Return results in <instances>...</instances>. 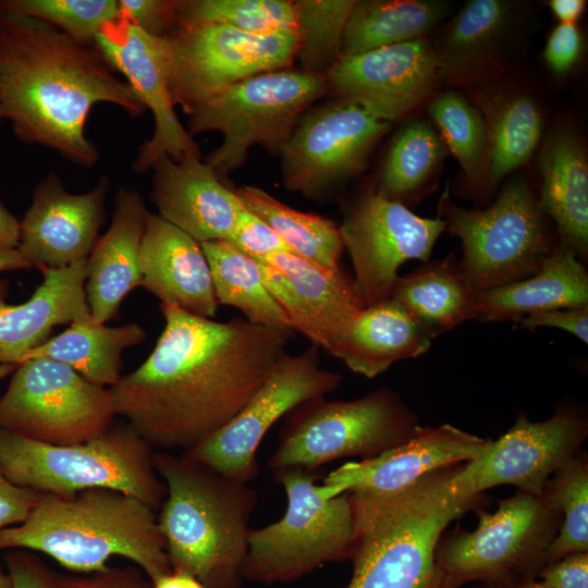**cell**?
<instances>
[{
	"instance_id": "1",
	"label": "cell",
	"mask_w": 588,
	"mask_h": 588,
	"mask_svg": "<svg viewBox=\"0 0 588 588\" xmlns=\"http://www.w3.org/2000/svg\"><path fill=\"white\" fill-rule=\"evenodd\" d=\"M164 328L111 388L117 416L155 451L188 452L232 420L286 354L293 331L219 322L160 304Z\"/></svg>"
},
{
	"instance_id": "2",
	"label": "cell",
	"mask_w": 588,
	"mask_h": 588,
	"mask_svg": "<svg viewBox=\"0 0 588 588\" xmlns=\"http://www.w3.org/2000/svg\"><path fill=\"white\" fill-rule=\"evenodd\" d=\"M98 102L133 117L145 111L94 44L41 21L0 13V119L10 121L21 140L90 168L99 152L85 123Z\"/></svg>"
},
{
	"instance_id": "3",
	"label": "cell",
	"mask_w": 588,
	"mask_h": 588,
	"mask_svg": "<svg viewBox=\"0 0 588 588\" xmlns=\"http://www.w3.org/2000/svg\"><path fill=\"white\" fill-rule=\"evenodd\" d=\"M463 463L438 468L399 491L347 492L354 528L345 588H448L436 548L451 522L483 507L486 494L460 489Z\"/></svg>"
},
{
	"instance_id": "4",
	"label": "cell",
	"mask_w": 588,
	"mask_h": 588,
	"mask_svg": "<svg viewBox=\"0 0 588 588\" xmlns=\"http://www.w3.org/2000/svg\"><path fill=\"white\" fill-rule=\"evenodd\" d=\"M155 466L167 489L157 522L172 571L205 588H240L256 491L183 453L156 451Z\"/></svg>"
},
{
	"instance_id": "5",
	"label": "cell",
	"mask_w": 588,
	"mask_h": 588,
	"mask_svg": "<svg viewBox=\"0 0 588 588\" xmlns=\"http://www.w3.org/2000/svg\"><path fill=\"white\" fill-rule=\"evenodd\" d=\"M13 549L44 553L75 573L102 571L114 556L130 560L151 583L172 572L157 512L113 489L41 494L24 523L0 531V552Z\"/></svg>"
},
{
	"instance_id": "6",
	"label": "cell",
	"mask_w": 588,
	"mask_h": 588,
	"mask_svg": "<svg viewBox=\"0 0 588 588\" xmlns=\"http://www.w3.org/2000/svg\"><path fill=\"white\" fill-rule=\"evenodd\" d=\"M155 452L125 421L73 445H52L0 429V466L14 485L63 498L113 489L158 512L167 489Z\"/></svg>"
},
{
	"instance_id": "7",
	"label": "cell",
	"mask_w": 588,
	"mask_h": 588,
	"mask_svg": "<svg viewBox=\"0 0 588 588\" xmlns=\"http://www.w3.org/2000/svg\"><path fill=\"white\" fill-rule=\"evenodd\" d=\"M285 416L279 444L268 461L272 471H313L342 457L371 458L406 442L421 427L400 395L387 388L352 401L318 396Z\"/></svg>"
},
{
	"instance_id": "8",
	"label": "cell",
	"mask_w": 588,
	"mask_h": 588,
	"mask_svg": "<svg viewBox=\"0 0 588 588\" xmlns=\"http://www.w3.org/2000/svg\"><path fill=\"white\" fill-rule=\"evenodd\" d=\"M475 513L476 529L442 535L436 548V564L446 587L480 581L509 588L536 579L547 564L561 514L522 491L500 500L492 513L483 507Z\"/></svg>"
},
{
	"instance_id": "9",
	"label": "cell",
	"mask_w": 588,
	"mask_h": 588,
	"mask_svg": "<svg viewBox=\"0 0 588 588\" xmlns=\"http://www.w3.org/2000/svg\"><path fill=\"white\" fill-rule=\"evenodd\" d=\"M324 75L283 69L249 77L196 105L188 133L217 131L220 146L207 158L218 176L240 168L255 145L280 155L298 118L327 91Z\"/></svg>"
},
{
	"instance_id": "10",
	"label": "cell",
	"mask_w": 588,
	"mask_h": 588,
	"mask_svg": "<svg viewBox=\"0 0 588 588\" xmlns=\"http://www.w3.org/2000/svg\"><path fill=\"white\" fill-rule=\"evenodd\" d=\"M286 492L287 507L275 523L250 529L244 579L290 583L317 567L350 560L354 516L348 493L323 500L311 471H273Z\"/></svg>"
},
{
	"instance_id": "11",
	"label": "cell",
	"mask_w": 588,
	"mask_h": 588,
	"mask_svg": "<svg viewBox=\"0 0 588 588\" xmlns=\"http://www.w3.org/2000/svg\"><path fill=\"white\" fill-rule=\"evenodd\" d=\"M438 212L445 231L462 242L458 265L477 293L532 275L553 249L544 213L523 176L480 210L457 206L445 191Z\"/></svg>"
},
{
	"instance_id": "12",
	"label": "cell",
	"mask_w": 588,
	"mask_h": 588,
	"mask_svg": "<svg viewBox=\"0 0 588 588\" xmlns=\"http://www.w3.org/2000/svg\"><path fill=\"white\" fill-rule=\"evenodd\" d=\"M115 417L111 388L91 383L48 358L19 364L0 396V429L52 445L94 439Z\"/></svg>"
},
{
	"instance_id": "13",
	"label": "cell",
	"mask_w": 588,
	"mask_h": 588,
	"mask_svg": "<svg viewBox=\"0 0 588 588\" xmlns=\"http://www.w3.org/2000/svg\"><path fill=\"white\" fill-rule=\"evenodd\" d=\"M169 89L174 106L192 108L261 73L295 61V30L250 34L226 25L176 27L167 36Z\"/></svg>"
},
{
	"instance_id": "14",
	"label": "cell",
	"mask_w": 588,
	"mask_h": 588,
	"mask_svg": "<svg viewBox=\"0 0 588 588\" xmlns=\"http://www.w3.org/2000/svg\"><path fill=\"white\" fill-rule=\"evenodd\" d=\"M341 381V375L321 366L317 346L286 353L232 420L183 454L249 483L258 475L257 449L273 424L301 403L334 391Z\"/></svg>"
},
{
	"instance_id": "15",
	"label": "cell",
	"mask_w": 588,
	"mask_h": 588,
	"mask_svg": "<svg viewBox=\"0 0 588 588\" xmlns=\"http://www.w3.org/2000/svg\"><path fill=\"white\" fill-rule=\"evenodd\" d=\"M390 123L359 105L336 98L308 112L282 145L284 186L308 198H320L360 172L370 150Z\"/></svg>"
},
{
	"instance_id": "16",
	"label": "cell",
	"mask_w": 588,
	"mask_h": 588,
	"mask_svg": "<svg viewBox=\"0 0 588 588\" xmlns=\"http://www.w3.org/2000/svg\"><path fill=\"white\" fill-rule=\"evenodd\" d=\"M339 229L357 292L368 307L390 298L404 262L429 259L445 224L440 218L419 217L372 191L348 208Z\"/></svg>"
},
{
	"instance_id": "17",
	"label": "cell",
	"mask_w": 588,
	"mask_h": 588,
	"mask_svg": "<svg viewBox=\"0 0 588 588\" xmlns=\"http://www.w3.org/2000/svg\"><path fill=\"white\" fill-rule=\"evenodd\" d=\"M588 436L584 412L563 407L548 419L530 421L519 413L512 428L476 458L463 463L456 483L469 494L501 485L541 498L553 473L580 451Z\"/></svg>"
},
{
	"instance_id": "18",
	"label": "cell",
	"mask_w": 588,
	"mask_h": 588,
	"mask_svg": "<svg viewBox=\"0 0 588 588\" xmlns=\"http://www.w3.org/2000/svg\"><path fill=\"white\" fill-rule=\"evenodd\" d=\"M94 45L110 68L125 76L139 102L154 117V134L140 146L134 171L146 172L164 156L174 160L200 157L199 147L180 122L170 95L167 37L150 36L119 17L102 27Z\"/></svg>"
},
{
	"instance_id": "19",
	"label": "cell",
	"mask_w": 588,
	"mask_h": 588,
	"mask_svg": "<svg viewBox=\"0 0 588 588\" xmlns=\"http://www.w3.org/2000/svg\"><path fill=\"white\" fill-rule=\"evenodd\" d=\"M257 260L293 332L331 355L345 327L365 308L353 275L342 266L326 268L286 252Z\"/></svg>"
},
{
	"instance_id": "20",
	"label": "cell",
	"mask_w": 588,
	"mask_h": 588,
	"mask_svg": "<svg viewBox=\"0 0 588 588\" xmlns=\"http://www.w3.org/2000/svg\"><path fill=\"white\" fill-rule=\"evenodd\" d=\"M438 72L436 51L420 38L341 58L324 77L336 98L390 123L427 97Z\"/></svg>"
},
{
	"instance_id": "21",
	"label": "cell",
	"mask_w": 588,
	"mask_h": 588,
	"mask_svg": "<svg viewBox=\"0 0 588 588\" xmlns=\"http://www.w3.org/2000/svg\"><path fill=\"white\" fill-rule=\"evenodd\" d=\"M109 186L101 177L93 189L72 194L51 173L35 187L16 246L30 268H64L88 257L106 218Z\"/></svg>"
},
{
	"instance_id": "22",
	"label": "cell",
	"mask_w": 588,
	"mask_h": 588,
	"mask_svg": "<svg viewBox=\"0 0 588 588\" xmlns=\"http://www.w3.org/2000/svg\"><path fill=\"white\" fill-rule=\"evenodd\" d=\"M450 424L420 427L406 442L378 456L348 462L317 485L323 500L346 492L381 494L399 491L438 468L466 463L491 443Z\"/></svg>"
},
{
	"instance_id": "23",
	"label": "cell",
	"mask_w": 588,
	"mask_h": 588,
	"mask_svg": "<svg viewBox=\"0 0 588 588\" xmlns=\"http://www.w3.org/2000/svg\"><path fill=\"white\" fill-rule=\"evenodd\" d=\"M151 169L150 198L162 219L200 244L229 238L244 206L209 163L197 156H164Z\"/></svg>"
},
{
	"instance_id": "24",
	"label": "cell",
	"mask_w": 588,
	"mask_h": 588,
	"mask_svg": "<svg viewBox=\"0 0 588 588\" xmlns=\"http://www.w3.org/2000/svg\"><path fill=\"white\" fill-rule=\"evenodd\" d=\"M142 285L160 304L213 319L218 313L208 260L199 242L148 211L139 250Z\"/></svg>"
},
{
	"instance_id": "25",
	"label": "cell",
	"mask_w": 588,
	"mask_h": 588,
	"mask_svg": "<svg viewBox=\"0 0 588 588\" xmlns=\"http://www.w3.org/2000/svg\"><path fill=\"white\" fill-rule=\"evenodd\" d=\"M86 266L84 258L64 268H39L42 282L21 304L8 303V283L0 280V363L19 365L49 339L56 326L90 314Z\"/></svg>"
},
{
	"instance_id": "26",
	"label": "cell",
	"mask_w": 588,
	"mask_h": 588,
	"mask_svg": "<svg viewBox=\"0 0 588 588\" xmlns=\"http://www.w3.org/2000/svg\"><path fill=\"white\" fill-rule=\"evenodd\" d=\"M147 213L137 189L117 192L111 224L87 257L86 301L96 322L117 317L125 296L142 285L138 259Z\"/></svg>"
},
{
	"instance_id": "27",
	"label": "cell",
	"mask_w": 588,
	"mask_h": 588,
	"mask_svg": "<svg viewBox=\"0 0 588 588\" xmlns=\"http://www.w3.org/2000/svg\"><path fill=\"white\" fill-rule=\"evenodd\" d=\"M437 335L401 304L388 298L358 311L331 355L353 372L375 378L396 362L426 353Z\"/></svg>"
},
{
	"instance_id": "28",
	"label": "cell",
	"mask_w": 588,
	"mask_h": 588,
	"mask_svg": "<svg viewBox=\"0 0 588 588\" xmlns=\"http://www.w3.org/2000/svg\"><path fill=\"white\" fill-rule=\"evenodd\" d=\"M585 305L586 267L571 248L560 243L532 275L477 293L475 319L520 321L532 313Z\"/></svg>"
},
{
	"instance_id": "29",
	"label": "cell",
	"mask_w": 588,
	"mask_h": 588,
	"mask_svg": "<svg viewBox=\"0 0 588 588\" xmlns=\"http://www.w3.org/2000/svg\"><path fill=\"white\" fill-rule=\"evenodd\" d=\"M542 212L558 226L561 244L584 261L588 254V164L572 133L561 130L547 142L539 158Z\"/></svg>"
},
{
	"instance_id": "30",
	"label": "cell",
	"mask_w": 588,
	"mask_h": 588,
	"mask_svg": "<svg viewBox=\"0 0 588 588\" xmlns=\"http://www.w3.org/2000/svg\"><path fill=\"white\" fill-rule=\"evenodd\" d=\"M146 336V331L137 323L108 327L96 322L89 314L26 353L21 363L32 358L52 359L71 367L91 383L113 388L123 376V351L139 345Z\"/></svg>"
},
{
	"instance_id": "31",
	"label": "cell",
	"mask_w": 588,
	"mask_h": 588,
	"mask_svg": "<svg viewBox=\"0 0 588 588\" xmlns=\"http://www.w3.org/2000/svg\"><path fill=\"white\" fill-rule=\"evenodd\" d=\"M390 298L437 334L475 319L477 292L454 255L399 275Z\"/></svg>"
},
{
	"instance_id": "32",
	"label": "cell",
	"mask_w": 588,
	"mask_h": 588,
	"mask_svg": "<svg viewBox=\"0 0 588 588\" xmlns=\"http://www.w3.org/2000/svg\"><path fill=\"white\" fill-rule=\"evenodd\" d=\"M444 12L445 4L438 1L355 0L344 29L341 58L420 39Z\"/></svg>"
},
{
	"instance_id": "33",
	"label": "cell",
	"mask_w": 588,
	"mask_h": 588,
	"mask_svg": "<svg viewBox=\"0 0 588 588\" xmlns=\"http://www.w3.org/2000/svg\"><path fill=\"white\" fill-rule=\"evenodd\" d=\"M200 245L209 264L219 305L240 309L254 324L293 331L285 313L266 286L257 259L226 240Z\"/></svg>"
},
{
	"instance_id": "34",
	"label": "cell",
	"mask_w": 588,
	"mask_h": 588,
	"mask_svg": "<svg viewBox=\"0 0 588 588\" xmlns=\"http://www.w3.org/2000/svg\"><path fill=\"white\" fill-rule=\"evenodd\" d=\"M234 191L243 206L268 224L295 255L330 269L341 266L344 246L339 225L332 220L293 209L260 187Z\"/></svg>"
},
{
	"instance_id": "35",
	"label": "cell",
	"mask_w": 588,
	"mask_h": 588,
	"mask_svg": "<svg viewBox=\"0 0 588 588\" xmlns=\"http://www.w3.org/2000/svg\"><path fill=\"white\" fill-rule=\"evenodd\" d=\"M541 499L562 516L548 550L547 564L572 553L588 552V455L585 451L580 450L553 473Z\"/></svg>"
},
{
	"instance_id": "36",
	"label": "cell",
	"mask_w": 588,
	"mask_h": 588,
	"mask_svg": "<svg viewBox=\"0 0 588 588\" xmlns=\"http://www.w3.org/2000/svg\"><path fill=\"white\" fill-rule=\"evenodd\" d=\"M176 27L226 25L250 34L296 29L293 1L289 0H180Z\"/></svg>"
},
{
	"instance_id": "37",
	"label": "cell",
	"mask_w": 588,
	"mask_h": 588,
	"mask_svg": "<svg viewBox=\"0 0 588 588\" xmlns=\"http://www.w3.org/2000/svg\"><path fill=\"white\" fill-rule=\"evenodd\" d=\"M441 155L440 138L429 124L415 121L406 125L389 149L375 192L403 204L424 185Z\"/></svg>"
},
{
	"instance_id": "38",
	"label": "cell",
	"mask_w": 588,
	"mask_h": 588,
	"mask_svg": "<svg viewBox=\"0 0 588 588\" xmlns=\"http://www.w3.org/2000/svg\"><path fill=\"white\" fill-rule=\"evenodd\" d=\"M295 60L301 71L324 75L341 58L343 35L355 0H294Z\"/></svg>"
},
{
	"instance_id": "39",
	"label": "cell",
	"mask_w": 588,
	"mask_h": 588,
	"mask_svg": "<svg viewBox=\"0 0 588 588\" xmlns=\"http://www.w3.org/2000/svg\"><path fill=\"white\" fill-rule=\"evenodd\" d=\"M541 131V113L531 99L519 96L501 108L493 119L487 145L491 185L528 160L538 145Z\"/></svg>"
},
{
	"instance_id": "40",
	"label": "cell",
	"mask_w": 588,
	"mask_h": 588,
	"mask_svg": "<svg viewBox=\"0 0 588 588\" xmlns=\"http://www.w3.org/2000/svg\"><path fill=\"white\" fill-rule=\"evenodd\" d=\"M429 113L467 179L474 184L479 183L488 145L485 122L479 112L460 94L448 91L431 102Z\"/></svg>"
},
{
	"instance_id": "41",
	"label": "cell",
	"mask_w": 588,
	"mask_h": 588,
	"mask_svg": "<svg viewBox=\"0 0 588 588\" xmlns=\"http://www.w3.org/2000/svg\"><path fill=\"white\" fill-rule=\"evenodd\" d=\"M0 13L41 21L94 44L102 27L120 17V7L119 0H0Z\"/></svg>"
},
{
	"instance_id": "42",
	"label": "cell",
	"mask_w": 588,
	"mask_h": 588,
	"mask_svg": "<svg viewBox=\"0 0 588 588\" xmlns=\"http://www.w3.org/2000/svg\"><path fill=\"white\" fill-rule=\"evenodd\" d=\"M509 4L500 0H471L454 19L440 54L439 70L456 66L479 54L501 36L509 17Z\"/></svg>"
},
{
	"instance_id": "43",
	"label": "cell",
	"mask_w": 588,
	"mask_h": 588,
	"mask_svg": "<svg viewBox=\"0 0 588 588\" xmlns=\"http://www.w3.org/2000/svg\"><path fill=\"white\" fill-rule=\"evenodd\" d=\"M226 241L255 259H261L274 253H293L268 224L245 207Z\"/></svg>"
},
{
	"instance_id": "44",
	"label": "cell",
	"mask_w": 588,
	"mask_h": 588,
	"mask_svg": "<svg viewBox=\"0 0 588 588\" xmlns=\"http://www.w3.org/2000/svg\"><path fill=\"white\" fill-rule=\"evenodd\" d=\"M180 0H119L120 17L146 34L163 38L175 23Z\"/></svg>"
},
{
	"instance_id": "45",
	"label": "cell",
	"mask_w": 588,
	"mask_h": 588,
	"mask_svg": "<svg viewBox=\"0 0 588 588\" xmlns=\"http://www.w3.org/2000/svg\"><path fill=\"white\" fill-rule=\"evenodd\" d=\"M4 561L12 588H65L59 575L28 550H10Z\"/></svg>"
},
{
	"instance_id": "46",
	"label": "cell",
	"mask_w": 588,
	"mask_h": 588,
	"mask_svg": "<svg viewBox=\"0 0 588 588\" xmlns=\"http://www.w3.org/2000/svg\"><path fill=\"white\" fill-rule=\"evenodd\" d=\"M65 588H151V581L135 565L107 566L91 574L59 575Z\"/></svg>"
},
{
	"instance_id": "47",
	"label": "cell",
	"mask_w": 588,
	"mask_h": 588,
	"mask_svg": "<svg viewBox=\"0 0 588 588\" xmlns=\"http://www.w3.org/2000/svg\"><path fill=\"white\" fill-rule=\"evenodd\" d=\"M41 493L11 482L0 466V531L24 523Z\"/></svg>"
},
{
	"instance_id": "48",
	"label": "cell",
	"mask_w": 588,
	"mask_h": 588,
	"mask_svg": "<svg viewBox=\"0 0 588 588\" xmlns=\"http://www.w3.org/2000/svg\"><path fill=\"white\" fill-rule=\"evenodd\" d=\"M524 329L558 328L588 343V305L532 313L520 320Z\"/></svg>"
},
{
	"instance_id": "49",
	"label": "cell",
	"mask_w": 588,
	"mask_h": 588,
	"mask_svg": "<svg viewBox=\"0 0 588 588\" xmlns=\"http://www.w3.org/2000/svg\"><path fill=\"white\" fill-rule=\"evenodd\" d=\"M537 577L551 588H588V552L572 553L548 563Z\"/></svg>"
},
{
	"instance_id": "50",
	"label": "cell",
	"mask_w": 588,
	"mask_h": 588,
	"mask_svg": "<svg viewBox=\"0 0 588 588\" xmlns=\"http://www.w3.org/2000/svg\"><path fill=\"white\" fill-rule=\"evenodd\" d=\"M581 37L575 24H559L550 34L544 48V59L555 73L567 72L577 61Z\"/></svg>"
},
{
	"instance_id": "51",
	"label": "cell",
	"mask_w": 588,
	"mask_h": 588,
	"mask_svg": "<svg viewBox=\"0 0 588 588\" xmlns=\"http://www.w3.org/2000/svg\"><path fill=\"white\" fill-rule=\"evenodd\" d=\"M20 236V221L0 200V246L16 248Z\"/></svg>"
},
{
	"instance_id": "52",
	"label": "cell",
	"mask_w": 588,
	"mask_h": 588,
	"mask_svg": "<svg viewBox=\"0 0 588 588\" xmlns=\"http://www.w3.org/2000/svg\"><path fill=\"white\" fill-rule=\"evenodd\" d=\"M586 7L583 0H552L550 8L560 24H575Z\"/></svg>"
},
{
	"instance_id": "53",
	"label": "cell",
	"mask_w": 588,
	"mask_h": 588,
	"mask_svg": "<svg viewBox=\"0 0 588 588\" xmlns=\"http://www.w3.org/2000/svg\"><path fill=\"white\" fill-rule=\"evenodd\" d=\"M151 588H205L194 576L172 571L151 583Z\"/></svg>"
},
{
	"instance_id": "54",
	"label": "cell",
	"mask_w": 588,
	"mask_h": 588,
	"mask_svg": "<svg viewBox=\"0 0 588 588\" xmlns=\"http://www.w3.org/2000/svg\"><path fill=\"white\" fill-rule=\"evenodd\" d=\"M30 266L16 248L0 246V272L28 269Z\"/></svg>"
},
{
	"instance_id": "55",
	"label": "cell",
	"mask_w": 588,
	"mask_h": 588,
	"mask_svg": "<svg viewBox=\"0 0 588 588\" xmlns=\"http://www.w3.org/2000/svg\"><path fill=\"white\" fill-rule=\"evenodd\" d=\"M500 588H505V587H500ZM509 588H551V587H548L543 585L542 583L537 581L536 579H528Z\"/></svg>"
},
{
	"instance_id": "56",
	"label": "cell",
	"mask_w": 588,
	"mask_h": 588,
	"mask_svg": "<svg viewBox=\"0 0 588 588\" xmlns=\"http://www.w3.org/2000/svg\"><path fill=\"white\" fill-rule=\"evenodd\" d=\"M19 365L15 364H2L0 363V381L8 377L9 375H12L13 371L16 369Z\"/></svg>"
},
{
	"instance_id": "57",
	"label": "cell",
	"mask_w": 588,
	"mask_h": 588,
	"mask_svg": "<svg viewBox=\"0 0 588 588\" xmlns=\"http://www.w3.org/2000/svg\"><path fill=\"white\" fill-rule=\"evenodd\" d=\"M0 588H12V581L8 572H4L1 566H0Z\"/></svg>"
},
{
	"instance_id": "58",
	"label": "cell",
	"mask_w": 588,
	"mask_h": 588,
	"mask_svg": "<svg viewBox=\"0 0 588 588\" xmlns=\"http://www.w3.org/2000/svg\"><path fill=\"white\" fill-rule=\"evenodd\" d=\"M477 588H500V586L482 584L480 587H477Z\"/></svg>"
}]
</instances>
